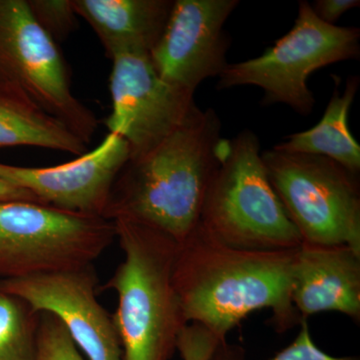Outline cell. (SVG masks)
Instances as JSON below:
<instances>
[{
    "label": "cell",
    "instance_id": "7402d4cb",
    "mask_svg": "<svg viewBox=\"0 0 360 360\" xmlns=\"http://www.w3.org/2000/svg\"><path fill=\"white\" fill-rule=\"evenodd\" d=\"M359 6V0H315L310 4L315 15L330 25H335L343 14Z\"/></svg>",
    "mask_w": 360,
    "mask_h": 360
},
{
    "label": "cell",
    "instance_id": "277c9868",
    "mask_svg": "<svg viewBox=\"0 0 360 360\" xmlns=\"http://www.w3.org/2000/svg\"><path fill=\"white\" fill-rule=\"evenodd\" d=\"M198 226L217 243L250 251L293 250L302 243L270 184L251 130L225 139Z\"/></svg>",
    "mask_w": 360,
    "mask_h": 360
},
{
    "label": "cell",
    "instance_id": "8fae6325",
    "mask_svg": "<svg viewBox=\"0 0 360 360\" xmlns=\"http://www.w3.org/2000/svg\"><path fill=\"white\" fill-rule=\"evenodd\" d=\"M238 0H174L160 39L149 52L158 75L169 84L195 92L226 66L229 37L224 25Z\"/></svg>",
    "mask_w": 360,
    "mask_h": 360
},
{
    "label": "cell",
    "instance_id": "8992f818",
    "mask_svg": "<svg viewBox=\"0 0 360 360\" xmlns=\"http://www.w3.org/2000/svg\"><path fill=\"white\" fill-rule=\"evenodd\" d=\"M267 176L303 243L360 251L359 174L326 156L276 148L262 153Z\"/></svg>",
    "mask_w": 360,
    "mask_h": 360
},
{
    "label": "cell",
    "instance_id": "603a6c76",
    "mask_svg": "<svg viewBox=\"0 0 360 360\" xmlns=\"http://www.w3.org/2000/svg\"><path fill=\"white\" fill-rule=\"evenodd\" d=\"M0 201H32L39 202L32 193L0 179ZM40 203V202H39Z\"/></svg>",
    "mask_w": 360,
    "mask_h": 360
},
{
    "label": "cell",
    "instance_id": "ba28073f",
    "mask_svg": "<svg viewBox=\"0 0 360 360\" xmlns=\"http://www.w3.org/2000/svg\"><path fill=\"white\" fill-rule=\"evenodd\" d=\"M115 238L113 221L32 201H0V276L92 265Z\"/></svg>",
    "mask_w": 360,
    "mask_h": 360
},
{
    "label": "cell",
    "instance_id": "30bf717a",
    "mask_svg": "<svg viewBox=\"0 0 360 360\" xmlns=\"http://www.w3.org/2000/svg\"><path fill=\"white\" fill-rule=\"evenodd\" d=\"M96 288L92 265L0 281L1 292L20 298L37 314L56 316L87 359L122 360L112 316L97 300Z\"/></svg>",
    "mask_w": 360,
    "mask_h": 360
},
{
    "label": "cell",
    "instance_id": "ffe728a7",
    "mask_svg": "<svg viewBox=\"0 0 360 360\" xmlns=\"http://www.w3.org/2000/svg\"><path fill=\"white\" fill-rule=\"evenodd\" d=\"M30 13L40 27L56 44L63 41L77 27L73 0H26Z\"/></svg>",
    "mask_w": 360,
    "mask_h": 360
},
{
    "label": "cell",
    "instance_id": "6da1fadb",
    "mask_svg": "<svg viewBox=\"0 0 360 360\" xmlns=\"http://www.w3.org/2000/svg\"><path fill=\"white\" fill-rule=\"evenodd\" d=\"M295 253L229 248L198 226L179 246L174 262V288L186 321L221 342L257 310H271L278 333L295 328L302 321L291 300Z\"/></svg>",
    "mask_w": 360,
    "mask_h": 360
},
{
    "label": "cell",
    "instance_id": "7a4b0ae2",
    "mask_svg": "<svg viewBox=\"0 0 360 360\" xmlns=\"http://www.w3.org/2000/svg\"><path fill=\"white\" fill-rule=\"evenodd\" d=\"M221 127L217 111L195 104L165 141L123 165L104 219L146 225L182 245L200 224L206 191L224 148Z\"/></svg>",
    "mask_w": 360,
    "mask_h": 360
},
{
    "label": "cell",
    "instance_id": "44dd1931",
    "mask_svg": "<svg viewBox=\"0 0 360 360\" xmlns=\"http://www.w3.org/2000/svg\"><path fill=\"white\" fill-rule=\"evenodd\" d=\"M221 342L207 328L188 323L180 333L176 350L182 360H210Z\"/></svg>",
    "mask_w": 360,
    "mask_h": 360
},
{
    "label": "cell",
    "instance_id": "9a60e30c",
    "mask_svg": "<svg viewBox=\"0 0 360 360\" xmlns=\"http://www.w3.org/2000/svg\"><path fill=\"white\" fill-rule=\"evenodd\" d=\"M335 87L321 122L305 131L288 135L274 146L277 150L326 156L359 174L360 146L348 127V116L359 90V77L347 78L342 92L338 89V77L333 75Z\"/></svg>",
    "mask_w": 360,
    "mask_h": 360
},
{
    "label": "cell",
    "instance_id": "2e32d148",
    "mask_svg": "<svg viewBox=\"0 0 360 360\" xmlns=\"http://www.w3.org/2000/svg\"><path fill=\"white\" fill-rule=\"evenodd\" d=\"M35 146L82 156L87 144L39 106L0 94V148Z\"/></svg>",
    "mask_w": 360,
    "mask_h": 360
},
{
    "label": "cell",
    "instance_id": "e0dca14e",
    "mask_svg": "<svg viewBox=\"0 0 360 360\" xmlns=\"http://www.w3.org/2000/svg\"><path fill=\"white\" fill-rule=\"evenodd\" d=\"M39 314L0 291V360H34Z\"/></svg>",
    "mask_w": 360,
    "mask_h": 360
},
{
    "label": "cell",
    "instance_id": "4fadbf2b",
    "mask_svg": "<svg viewBox=\"0 0 360 360\" xmlns=\"http://www.w3.org/2000/svg\"><path fill=\"white\" fill-rule=\"evenodd\" d=\"M291 300L302 319L335 311L359 321L360 251L302 243L293 260Z\"/></svg>",
    "mask_w": 360,
    "mask_h": 360
},
{
    "label": "cell",
    "instance_id": "3957f363",
    "mask_svg": "<svg viewBox=\"0 0 360 360\" xmlns=\"http://www.w3.org/2000/svg\"><path fill=\"white\" fill-rule=\"evenodd\" d=\"M124 258L103 290L115 291L122 360H169L188 324L174 283L179 245L146 225L115 220Z\"/></svg>",
    "mask_w": 360,
    "mask_h": 360
},
{
    "label": "cell",
    "instance_id": "5b68a950",
    "mask_svg": "<svg viewBox=\"0 0 360 360\" xmlns=\"http://www.w3.org/2000/svg\"><path fill=\"white\" fill-rule=\"evenodd\" d=\"M360 30L319 20L309 2L300 1L292 28L258 58L229 65L219 90L252 85L264 90L262 105L285 104L298 115L312 112L315 98L307 80L326 66L359 58Z\"/></svg>",
    "mask_w": 360,
    "mask_h": 360
},
{
    "label": "cell",
    "instance_id": "ac0fdd59",
    "mask_svg": "<svg viewBox=\"0 0 360 360\" xmlns=\"http://www.w3.org/2000/svg\"><path fill=\"white\" fill-rule=\"evenodd\" d=\"M34 360H85L65 326L56 316L39 312Z\"/></svg>",
    "mask_w": 360,
    "mask_h": 360
},
{
    "label": "cell",
    "instance_id": "7c38bea8",
    "mask_svg": "<svg viewBox=\"0 0 360 360\" xmlns=\"http://www.w3.org/2000/svg\"><path fill=\"white\" fill-rule=\"evenodd\" d=\"M129 160L127 141L120 135L108 134L94 150L58 167L0 163V179L25 189L44 205L103 217L116 176Z\"/></svg>",
    "mask_w": 360,
    "mask_h": 360
},
{
    "label": "cell",
    "instance_id": "9c48e42d",
    "mask_svg": "<svg viewBox=\"0 0 360 360\" xmlns=\"http://www.w3.org/2000/svg\"><path fill=\"white\" fill-rule=\"evenodd\" d=\"M108 134L120 135L129 160L141 158L179 129L195 105L194 92L158 75L149 52L125 51L110 58Z\"/></svg>",
    "mask_w": 360,
    "mask_h": 360
},
{
    "label": "cell",
    "instance_id": "d6986e66",
    "mask_svg": "<svg viewBox=\"0 0 360 360\" xmlns=\"http://www.w3.org/2000/svg\"><path fill=\"white\" fill-rule=\"evenodd\" d=\"M300 330L293 342L269 360H359L355 357L331 356L315 345L310 333L309 321L302 319ZM210 360H243V350L220 343Z\"/></svg>",
    "mask_w": 360,
    "mask_h": 360
},
{
    "label": "cell",
    "instance_id": "5bb4252c",
    "mask_svg": "<svg viewBox=\"0 0 360 360\" xmlns=\"http://www.w3.org/2000/svg\"><path fill=\"white\" fill-rule=\"evenodd\" d=\"M174 0H73L101 40L106 56L118 52H150L160 39Z\"/></svg>",
    "mask_w": 360,
    "mask_h": 360
},
{
    "label": "cell",
    "instance_id": "52a82bcc",
    "mask_svg": "<svg viewBox=\"0 0 360 360\" xmlns=\"http://www.w3.org/2000/svg\"><path fill=\"white\" fill-rule=\"evenodd\" d=\"M0 94L39 106L86 144L98 127L96 115L72 94L58 44L26 0H0Z\"/></svg>",
    "mask_w": 360,
    "mask_h": 360
}]
</instances>
